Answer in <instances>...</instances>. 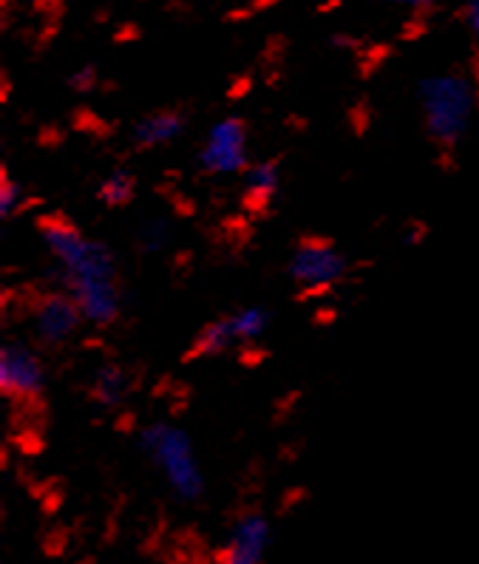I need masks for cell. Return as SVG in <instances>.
Masks as SVG:
<instances>
[{
  "instance_id": "5bb4252c",
  "label": "cell",
  "mask_w": 479,
  "mask_h": 564,
  "mask_svg": "<svg viewBox=\"0 0 479 564\" xmlns=\"http://www.w3.org/2000/svg\"><path fill=\"white\" fill-rule=\"evenodd\" d=\"M233 321L241 344H253V340H259L261 335L266 333L270 315H266V310H261V306H250V310L233 313Z\"/></svg>"
},
{
  "instance_id": "277c9868",
  "label": "cell",
  "mask_w": 479,
  "mask_h": 564,
  "mask_svg": "<svg viewBox=\"0 0 479 564\" xmlns=\"http://www.w3.org/2000/svg\"><path fill=\"white\" fill-rule=\"evenodd\" d=\"M347 256L338 252V247L324 236H304L295 247L290 267H286V275L304 293L327 290V286L338 284L340 279H347Z\"/></svg>"
},
{
  "instance_id": "52a82bcc",
  "label": "cell",
  "mask_w": 479,
  "mask_h": 564,
  "mask_svg": "<svg viewBox=\"0 0 479 564\" xmlns=\"http://www.w3.org/2000/svg\"><path fill=\"white\" fill-rule=\"evenodd\" d=\"M273 542L270 519L261 511L241 513L230 528V536L216 551V564H264Z\"/></svg>"
},
{
  "instance_id": "ac0fdd59",
  "label": "cell",
  "mask_w": 479,
  "mask_h": 564,
  "mask_svg": "<svg viewBox=\"0 0 479 564\" xmlns=\"http://www.w3.org/2000/svg\"><path fill=\"white\" fill-rule=\"evenodd\" d=\"M466 26L468 32L479 41V0H471V3L466 7Z\"/></svg>"
},
{
  "instance_id": "4fadbf2b",
  "label": "cell",
  "mask_w": 479,
  "mask_h": 564,
  "mask_svg": "<svg viewBox=\"0 0 479 564\" xmlns=\"http://www.w3.org/2000/svg\"><path fill=\"white\" fill-rule=\"evenodd\" d=\"M100 202L108 207V210H120V207H128L137 196V176L128 171L111 173L106 182L100 185Z\"/></svg>"
},
{
  "instance_id": "8fae6325",
  "label": "cell",
  "mask_w": 479,
  "mask_h": 564,
  "mask_svg": "<svg viewBox=\"0 0 479 564\" xmlns=\"http://www.w3.org/2000/svg\"><path fill=\"white\" fill-rule=\"evenodd\" d=\"M281 185L279 173V160H266L259 165L247 167L244 180V207L253 213H264L270 207V202L275 199Z\"/></svg>"
},
{
  "instance_id": "7c38bea8",
  "label": "cell",
  "mask_w": 479,
  "mask_h": 564,
  "mask_svg": "<svg viewBox=\"0 0 479 564\" xmlns=\"http://www.w3.org/2000/svg\"><path fill=\"white\" fill-rule=\"evenodd\" d=\"M131 392V375L122 364H106L100 372L94 375L91 400L102 409H117Z\"/></svg>"
},
{
  "instance_id": "3957f363",
  "label": "cell",
  "mask_w": 479,
  "mask_h": 564,
  "mask_svg": "<svg viewBox=\"0 0 479 564\" xmlns=\"http://www.w3.org/2000/svg\"><path fill=\"white\" fill-rule=\"evenodd\" d=\"M0 392L14 405L18 414L43 412L46 369H43L41 358L21 340H12L0 352Z\"/></svg>"
},
{
  "instance_id": "ba28073f",
  "label": "cell",
  "mask_w": 479,
  "mask_h": 564,
  "mask_svg": "<svg viewBox=\"0 0 479 564\" xmlns=\"http://www.w3.org/2000/svg\"><path fill=\"white\" fill-rule=\"evenodd\" d=\"M34 227L41 232V239L46 241L52 259L57 261L63 270L77 264V261L83 259V252L88 250V241H91L83 236L80 227L74 225L66 213H43V216H37Z\"/></svg>"
},
{
  "instance_id": "d6986e66",
  "label": "cell",
  "mask_w": 479,
  "mask_h": 564,
  "mask_svg": "<svg viewBox=\"0 0 479 564\" xmlns=\"http://www.w3.org/2000/svg\"><path fill=\"white\" fill-rule=\"evenodd\" d=\"M387 3H394V7H406V9H417V12H426V9H432L437 0H387Z\"/></svg>"
},
{
  "instance_id": "8992f818",
  "label": "cell",
  "mask_w": 479,
  "mask_h": 564,
  "mask_svg": "<svg viewBox=\"0 0 479 564\" xmlns=\"http://www.w3.org/2000/svg\"><path fill=\"white\" fill-rule=\"evenodd\" d=\"M250 133H247V122L239 117L221 120L219 126L210 131L205 148L199 153L202 171L210 176H227V173H241L250 167Z\"/></svg>"
},
{
  "instance_id": "2e32d148",
  "label": "cell",
  "mask_w": 479,
  "mask_h": 564,
  "mask_svg": "<svg viewBox=\"0 0 479 564\" xmlns=\"http://www.w3.org/2000/svg\"><path fill=\"white\" fill-rule=\"evenodd\" d=\"M167 241V221L156 219L148 221L140 230V250L142 252H160Z\"/></svg>"
},
{
  "instance_id": "7a4b0ae2",
  "label": "cell",
  "mask_w": 479,
  "mask_h": 564,
  "mask_svg": "<svg viewBox=\"0 0 479 564\" xmlns=\"http://www.w3.org/2000/svg\"><path fill=\"white\" fill-rule=\"evenodd\" d=\"M142 452L165 474L167 485L174 488L182 502H196L205 494V477L190 448V437L182 429L167 423H151L140 434Z\"/></svg>"
},
{
  "instance_id": "6da1fadb",
  "label": "cell",
  "mask_w": 479,
  "mask_h": 564,
  "mask_svg": "<svg viewBox=\"0 0 479 564\" xmlns=\"http://www.w3.org/2000/svg\"><path fill=\"white\" fill-rule=\"evenodd\" d=\"M417 94L426 140L446 160L466 140L468 122L479 100L477 86L466 72H446L420 83Z\"/></svg>"
},
{
  "instance_id": "e0dca14e",
  "label": "cell",
  "mask_w": 479,
  "mask_h": 564,
  "mask_svg": "<svg viewBox=\"0 0 479 564\" xmlns=\"http://www.w3.org/2000/svg\"><path fill=\"white\" fill-rule=\"evenodd\" d=\"M97 80H100V77H97V68L86 66V68H83V72L72 74V80H68V88H74V91H80V94H88L94 86H97Z\"/></svg>"
},
{
  "instance_id": "9c48e42d",
  "label": "cell",
  "mask_w": 479,
  "mask_h": 564,
  "mask_svg": "<svg viewBox=\"0 0 479 564\" xmlns=\"http://www.w3.org/2000/svg\"><path fill=\"white\" fill-rule=\"evenodd\" d=\"M187 128L185 108H156L142 117L131 131V142L137 151H156L160 145L179 140Z\"/></svg>"
},
{
  "instance_id": "30bf717a",
  "label": "cell",
  "mask_w": 479,
  "mask_h": 564,
  "mask_svg": "<svg viewBox=\"0 0 479 564\" xmlns=\"http://www.w3.org/2000/svg\"><path fill=\"white\" fill-rule=\"evenodd\" d=\"M236 344H241V340H239V333H236L233 315H221V318L202 326V333L196 335L190 349H187L185 364H190V360H202V358H219V355L230 352Z\"/></svg>"
},
{
  "instance_id": "9a60e30c",
  "label": "cell",
  "mask_w": 479,
  "mask_h": 564,
  "mask_svg": "<svg viewBox=\"0 0 479 564\" xmlns=\"http://www.w3.org/2000/svg\"><path fill=\"white\" fill-rule=\"evenodd\" d=\"M26 205H32L29 193H23L18 182L9 180L7 167H3V173H0V213L9 219V216H18Z\"/></svg>"
},
{
  "instance_id": "5b68a950",
  "label": "cell",
  "mask_w": 479,
  "mask_h": 564,
  "mask_svg": "<svg viewBox=\"0 0 479 564\" xmlns=\"http://www.w3.org/2000/svg\"><path fill=\"white\" fill-rule=\"evenodd\" d=\"M29 318L34 326V338L46 349H57L66 344L86 318L80 306L66 290H37L29 295Z\"/></svg>"
},
{
  "instance_id": "ffe728a7",
  "label": "cell",
  "mask_w": 479,
  "mask_h": 564,
  "mask_svg": "<svg viewBox=\"0 0 479 564\" xmlns=\"http://www.w3.org/2000/svg\"><path fill=\"white\" fill-rule=\"evenodd\" d=\"M423 236H426V227L414 225L412 230L406 232V245H417V241H423Z\"/></svg>"
}]
</instances>
